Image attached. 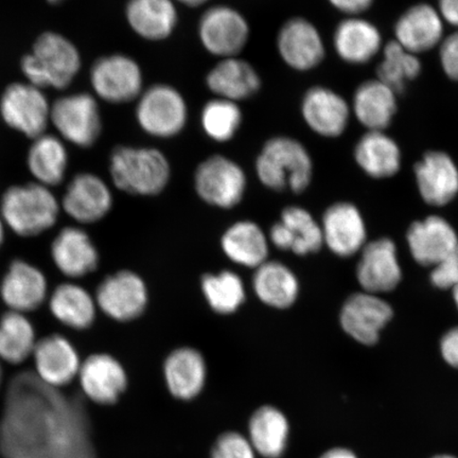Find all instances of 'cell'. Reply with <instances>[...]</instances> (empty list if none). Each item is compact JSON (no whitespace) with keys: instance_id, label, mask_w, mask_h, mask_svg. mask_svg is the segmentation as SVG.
Masks as SVG:
<instances>
[{"instance_id":"9c48e42d","label":"cell","mask_w":458,"mask_h":458,"mask_svg":"<svg viewBox=\"0 0 458 458\" xmlns=\"http://www.w3.org/2000/svg\"><path fill=\"white\" fill-rule=\"evenodd\" d=\"M50 120L63 139L80 148L94 146L102 131L98 103L88 93L55 100L51 106Z\"/></svg>"},{"instance_id":"ba28073f","label":"cell","mask_w":458,"mask_h":458,"mask_svg":"<svg viewBox=\"0 0 458 458\" xmlns=\"http://www.w3.org/2000/svg\"><path fill=\"white\" fill-rule=\"evenodd\" d=\"M198 36L208 54L227 59L242 53L250 41V27L239 10L217 4L200 16Z\"/></svg>"},{"instance_id":"4fadbf2b","label":"cell","mask_w":458,"mask_h":458,"mask_svg":"<svg viewBox=\"0 0 458 458\" xmlns=\"http://www.w3.org/2000/svg\"><path fill=\"white\" fill-rule=\"evenodd\" d=\"M276 47L284 64L295 72L312 71L325 59V45L318 29L301 16L284 22L277 33Z\"/></svg>"},{"instance_id":"4316f807","label":"cell","mask_w":458,"mask_h":458,"mask_svg":"<svg viewBox=\"0 0 458 458\" xmlns=\"http://www.w3.org/2000/svg\"><path fill=\"white\" fill-rule=\"evenodd\" d=\"M165 385L172 396L192 400L203 391L208 377L203 354L197 349L182 347L172 352L164 364Z\"/></svg>"},{"instance_id":"5b68a950","label":"cell","mask_w":458,"mask_h":458,"mask_svg":"<svg viewBox=\"0 0 458 458\" xmlns=\"http://www.w3.org/2000/svg\"><path fill=\"white\" fill-rule=\"evenodd\" d=\"M81 68V56L71 41L59 33L46 32L21 60V72L36 88L64 89Z\"/></svg>"},{"instance_id":"60d3db41","label":"cell","mask_w":458,"mask_h":458,"mask_svg":"<svg viewBox=\"0 0 458 458\" xmlns=\"http://www.w3.org/2000/svg\"><path fill=\"white\" fill-rule=\"evenodd\" d=\"M420 72V61L416 55L397 41L389 42L385 48V59L377 67V80L399 94L406 82L417 78Z\"/></svg>"},{"instance_id":"f6af8a7d","label":"cell","mask_w":458,"mask_h":458,"mask_svg":"<svg viewBox=\"0 0 458 458\" xmlns=\"http://www.w3.org/2000/svg\"><path fill=\"white\" fill-rule=\"evenodd\" d=\"M440 352L446 363L458 369V327L452 328L440 341Z\"/></svg>"},{"instance_id":"3957f363","label":"cell","mask_w":458,"mask_h":458,"mask_svg":"<svg viewBox=\"0 0 458 458\" xmlns=\"http://www.w3.org/2000/svg\"><path fill=\"white\" fill-rule=\"evenodd\" d=\"M114 185L131 196L154 197L162 193L171 179V165L156 148L119 146L110 160Z\"/></svg>"},{"instance_id":"9a60e30c","label":"cell","mask_w":458,"mask_h":458,"mask_svg":"<svg viewBox=\"0 0 458 458\" xmlns=\"http://www.w3.org/2000/svg\"><path fill=\"white\" fill-rule=\"evenodd\" d=\"M34 374L45 385L62 389L78 379L81 359L73 344L62 335H49L38 341L33 352Z\"/></svg>"},{"instance_id":"ab89813d","label":"cell","mask_w":458,"mask_h":458,"mask_svg":"<svg viewBox=\"0 0 458 458\" xmlns=\"http://www.w3.org/2000/svg\"><path fill=\"white\" fill-rule=\"evenodd\" d=\"M200 285L209 307L217 314H233L245 301L242 279L232 271L206 274Z\"/></svg>"},{"instance_id":"816d5d0a","label":"cell","mask_w":458,"mask_h":458,"mask_svg":"<svg viewBox=\"0 0 458 458\" xmlns=\"http://www.w3.org/2000/svg\"><path fill=\"white\" fill-rule=\"evenodd\" d=\"M452 292H454V299L456 303V307L458 309V284L454 286V289H452Z\"/></svg>"},{"instance_id":"e0dca14e","label":"cell","mask_w":458,"mask_h":458,"mask_svg":"<svg viewBox=\"0 0 458 458\" xmlns=\"http://www.w3.org/2000/svg\"><path fill=\"white\" fill-rule=\"evenodd\" d=\"M360 253L357 278L363 292L379 295L397 288L403 271L393 240L381 238L366 243Z\"/></svg>"},{"instance_id":"f5cc1de1","label":"cell","mask_w":458,"mask_h":458,"mask_svg":"<svg viewBox=\"0 0 458 458\" xmlns=\"http://www.w3.org/2000/svg\"><path fill=\"white\" fill-rule=\"evenodd\" d=\"M432 458H457V457L452 456V455H448V454H443V455L434 456Z\"/></svg>"},{"instance_id":"8992f818","label":"cell","mask_w":458,"mask_h":458,"mask_svg":"<svg viewBox=\"0 0 458 458\" xmlns=\"http://www.w3.org/2000/svg\"><path fill=\"white\" fill-rule=\"evenodd\" d=\"M136 120L146 134L159 140L179 136L188 123V105L170 84H154L137 99Z\"/></svg>"},{"instance_id":"b9f144b4","label":"cell","mask_w":458,"mask_h":458,"mask_svg":"<svg viewBox=\"0 0 458 458\" xmlns=\"http://www.w3.org/2000/svg\"><path fill=\"white\" fill-rule=\"evenodd\" d=\"M211 458H256V451L242 433L225 432L216 440Z\"/></svg>"},{"instance_id":"74e56055","label":"cell","mask_w":458,"mask_h":458,"mask_svg":"<svg viewBox=\"0 0 458 458\" xmlns=\"http://www.w3.org/2000/svg\"><path fill=\"white\" fill-rule=\"evenodd\" d=\"M37 332L26 314L8 311L0 318V360L20 365L33 356Z\"/></svg>"},{"instance_id":"7bdbcfd3","label":"cell","mask_w":458,"mask_h":458,"mask_svg":"<svg viewBox=\"0 0 458 458\" xmlns=\"http://www.w3.org/2000/svg\"><path fill=\"white\" fill-rule=\"evenodd\" d=\"M431 283L438 289L452 290L458 284V243L451 253L432 268Z\"/></svg>"},{"instance_id":"d590c367","label":"cell","mask_w":458,"mask_h":458,"mask_svg":"<svg viewBox=\"0 0 458 458\" xmlns=\"http://www.w3.org/2000/svg\"><path fill=\"white\" fill-rule=\"evenodd\" d=\"M354 157L360 167L374 179H386L400 169V148L382 131H369L363 135L357 143Z\"/></svg>"},{"instance_id":"484cf974","label":"cell","mask_w":458,"mask_h":458,"mask_svg":"<svg viewBox=\"0 0 458 458\" xmlns=\"http://www.w3.org/2000/svg\"><path fill=\"white\" fill-rule=\"evenodd\" d=\"M416 181L425 202L442 208L458 194V169L454 159L444 152H428L417 164Z\"/></svg>"},{"instance_id":"d6986e66","label":"cell","mask_w":458,"mask_h":458,"mask_svg":"<svg viewBox=\"0 0 458 458\" xmlns=\"http://www.w3.org/2000/svg\"><path fill=\"white\" fill-rule=\"evenodd\" d=\"M48 282L43 271L30 262H11L0 284V297L10 311L28 313L37 310L47 299Z\"/></svg>"},{"instance_id":"8fae6325","label":"cell","mask_w":458,"mask_h":458,"mask_svg":"<svg viewBox=\"0 0 458 458\" xmlns=\"http://www.w3.org/2000/svg\"><path fill=\"white\" fill-rule=\"evenodd\" d=\"M97 307L113 320L131 322L146 311L148 293L146 283L131 271H119L102 280L95 297Z\"/></svg>"},{"instance_id":"db71d44e","label":"cell","mask_w":458,"mask_h":458,"mask_svg":"<svg viewBox=\"0 0 458 458\" xmlns=\"http://www.w3.org/2000/svg\"><path fill=\"white\" fill-rule=\"evenodd\" d=\"M48 3L50 4H60L61 2H63V0H47Z\"/></svg>"},{"instance_id":"f907efd6","label":"cell","mask_w":458,"mask_h":458,"mask_svg":"<svg viewBox=\"0 0 458 458\" xmlns=\"http://www.w3.org/2000/svg\"><path fill=\"white\" fill-rule=\"evenodd\" d=\"M4 226H5V225L3 220V217H2V216H0V249H2V246L4 242V238H5Z\"/></svg>"},{"instance_id":"ac0fdd59","label":"cell","mask_w":458,"mask_h":458,"mask_svg":"<svg viewBox=\"0 0 458 458\" xmlns=\"http://www.w3.org/2000/svg\"><path fill=\"white\" fill-rule=\"evenodd\" d=\"M113 194L106 182L93 174L73 176L62 199V208L80 225H94L113 208Z\"/></svg>"},{"instance_id":"8d00e7d4","label":"cell","mask_w":458,"mask_h":458,"mask_svg":"<svg viewBox=\"0 0 458 458\" xmlns=\"http://www.w3.org/2000/svg\"><path fill=\"white\" fill-rule=\"evenodd\" d=\"M27 165L38 184L55 187L65 179L68 153L64 143L54 135L43 134L33 140Z\"/></svg>"},{"instance_id":"7a4b0ae2","label":"cell","mask_w":458,"mask_h":458,"mask_svg":"<svg viewBox=\"0 0 458 458\" xmlns=\"http://www.w3.org/2000/svg\"><path fill=\"white\" fill-rule=\"evenodd\" d=\"M258 180L271 191H307L313 179V160L303 143L294 137H271L263 145L255 163Z\"/></svg>"},{"instance_id":"83f0119b","label":"cell","mask_w":458,"mask_h":458,"mask_svg":"<svg viewBox=\"0 0 458 458\" xmlns=\"http://www.w3.org/2000/svg\"><path fill=\"white\" fill-rule=\"evenodd\" d=\"M125 16L131 30L150 42L169 38L179 24L174 0H129Z\"/></svg>"},{"instance_id":"c3c4849f","label":"cell","mask_w":458,"mask_h":458,"mask_svg":"<svg viewBox=\"0 0 458 458\" xmlns=\"http://www.w3.org/2000/svg\"><path fill=\"white\" fill-rule=\"evenodd\" d=\"M319 458H359L352 450L346 448H332L326 451Z\"/></svg>"},{"instance_id":"d6a6232c","label":"cell","mask_w":458,"mask_h":458,"mask_svg":"<svg viewBox=\"0 0 458 458\" xmlns=\"http://www.w3.org/2000/svg\"><path fill=\"white\" fill-rule=\"evenodd\" d=\"M253 289L261 302L279 310L293 306L300 295L296 275L279 261H266L256 268Z\"/></svg>"},{"instance_id":"d4e9b609","label":"cell","mask_w":458,"mask_h":458,"mask_svg":"<svg viewBox=\"0 0 458 458\" xmlns=\"http://www.w3.org/2000/svg\"><path fill=\"white\" fill-rule=\"evenodd\" d=\"M205 83L217 98L237 103L253 98L262 88L259 72L238 56L217 62L206 74Z\"/></svg>"},{"instance_id":"4dcf8cb0","label":"cell","mask_w":458,"mask_h":458,"mask_svg":"<svg viewBox=\"0 0 458 458\" xmlns=\"http://www.w3.org/2000/svg\"><path fill=\"white\" fill-rule=\"evenodd\" d=\"M381 34L371 22L349 17L337 25L334 45L335 53L349 64H365L381 48Z\"/></svg>"},{"instance_id":"f35d334b","label":"cell","mask_w":458,"mask_h":458,"mask_svg":"<svg viewBox=\"0 0 458 458\" xmlns=\"http://www.w3.org/2000/svg\"><path fill=\"white\" fill-rule=\"evenodd\" d=\"M199 122L208 139L225 143L238 134L243 123V113L237 102L216 97L205 103L200 111Z\"/></svg>"},{"instance_id":"f1b7e54d","label":"cell","mask_w":458,"mask_h":458,"mask_svg":"<svg viewBox=\"0 0 458 458\" xmlns=\"http://www.w3.org/2000/svg\"><path fill=\"white\" fill-rule=\"evenodd\" d=\"M394 34L396 41L410 53H426L442 41V16L431 5H414L400 17Z\"/></svg>"},{"instance_id":"603a6c76","label":"cell","mask_w":458,"mask_h":458,"mask_svg":"<svg viewBox=\"0 0 458 458\" xmlns=\"http://www.w3.org/2000/svg\"><path fill=\"white\" fill-rule=\"evenodd\" d=\"M411 257L422 267H435L458 243L454 226L442 216L414 222L406 234Z\"/></svg>"},{"instance_id":"1f68e13d","label":"cell","mask_w":458,"mask_h":458,"mask_svg":"<svg viewBox=\"0 0 458 458\" xmlns=\"http://www.w3.org/2000/svg\"><path fill=\"white\" fill-rule=\"evenodd\" d=\"M290 423L288 418L272 405H263L251 415L249 440L256 454L265 458H280L288 448Z\"/></svg>"},{"instance_id":"7dc6e473","label":"cell","mask_w":458,"mask_h":458,"mask_svg":"<svg viewBox=\"0 0 458 458\" xmlns=\"http://www.w3.org/2000/svg\"><path fill=\"white\" fill-rule=\"evenodd\" d=\"M439 14L450 25L458 27V0H439Z\"/></svg>"},{"instance_id":"cb8c5ba5","label":"cell","mask_w":458,"mask_h":458,"mask_svg":"<svg viewBox=\"0 0 458 458\" xmlns=\"http://www.w3.org/2000/svg\"><path fill=\"white\" fill-rule=\"evenodd\" d=\"M270 240L275 248L299 256L317 253L324 245L322 226L297 206L284 209L282 220L271 228Z\"/></svg>"},{"instance_id":"e575fe53","label":"cell","mask_w":458,"mask_h":458,"mask_svg":"<svg viewBox=\"0 0 458 458\" xmlns=\"http://www.w3.org/2000/svg\"><path fill=\"white\" fill-rule=\"evenodd\" d=\"M353 113L369 131H383L397 110L396 93L379 80L360 85L353 97Z\"/></svg>"},{"instance_id":"6da1fadb","label":"cell","mask_w":458,"mask_h":458,"mask_svg":"<svg viewBox=\"0 0 458 458\" xmlns=\"http://www.w3.org/2000/svg\"><path fill=\"white\" fill-rule=\"evenodd\" d=\"M0 456L97 458L83 401L45 385L34 372H20L5 392Z\"/></svg>"},{"instance_id":"7c38bea8","label":"cell","mask_w":458,"mask_h":458,"mask_svg":"<svg viewBox=\"0 0 458 458\" xmlns=\"http://www.w3.org/2000/svg\"><path fill=\"white\" fill-rule=\"evenodd\" d=\"M50 113L51 106L42 89L30 83L11 84L0 100L4 122L29 139L36 140L45 133Z\"/></svg>"},{"instance_id":"52a82bcc","label":"cell","mask_w":458,"mask_h":458,"mask_svg":"<svg viewBox=\"0 0 458 458\" xmlns=\"http://www.w3.org/2000/svg\"><path fill=\"white\" fill-rule=\"evenodd\" d=\"M248 177L234 160L216 154L203 160L194 174L198 196L211 206L231 209L242 202Z\"/></svg>"},{"instance_id":"ee69618b","label":"cell","mask_w":458,"mask_h":458,"mask_svg":"<svg viewBox=\"0 0 458 458\" xmlns=\"http://www.w3.org/2000/svg\"><path fill=\"white\" fill-rule=\"evenodd\" d=\"M440 63L446 76L458 81V31L443 42L440 48Z\"/></svg>"},{"instance_id":"5bb4252c","label":"cell","mask_w":458,"mask_h":458,"mask_svg":"<svg viewBox=\"0 0 458 458\" xmlns=\"http://www.w3.org/2000/svg\"><path fill=\"white\" fill-rule=\"evenodd\" d=\"M393 315L392 306L379 295L359 292L344 302L340 322L354 341L371 346L379 341L380 332L391 322Z\"/></svg>"},{"instance_id":"f546056e","label":"cell","mask_w":458,"mask_h":458,"mask_svg":"<svg viewBox=\"0 0 458 458\" xmlns=\"http://www.w3.org/2000/svg\"><path fill=\"white\" fill-rule=\"evenodd\" d=\"M95 297L83 286L65 283L57 285L49 299V310L65 327L83 331L94 325L97 317Z\"/></svg>"},{"instance_id":"ffe728a7","label":"cell","mask_w":458,"mask_h":458,"mask_svg":"<svg viewBox=\"0 0 458 458\" xmlns=\"http://www.w3.org/2000/svg\"><path fill=\"white\" fill-rule=\"evenodd\" d=\"M303 122L308 128L322 137L335 139L347 129L351 108L335 91L313 86L303 95L301 105Z\"/></svg>"},{"instance_id":"44dd1931","label":"cell","mask_w":458,"mask_h":458,"mask_svg":"<svg viewBox=\"0 0 458 458\" xmlns=\"http://www.w3.org/2000/svg\"><path fill=\"white\" fill-rule=\"evenodd\" d=\"M50 256L61 274L79 279L94 273L99 266V251L89 234L77 226L62 228L50 246Z\"/></svg>"},{"instance_id":"277c9868","label":"cell","mask_w":458,"mask_h":458,"mask_svg":"<svg viewBox=\"0 0 458 458\" xmlns=\"http://www.w3.org/2000/svg\"><path fill=\"white\" fill-rule=\"evenodd\" d=\"M0 216L17 236L38 237L56 225L60 203L48 187L38 182L16 185L0 199Z\"/></svg>"},{"instance_id":"681fc988","label":"cell","mask_w":458,"mask_h":458,"mask_svg":"<svg viewBox=\"0 0 458 458\" xmlns=\"http://www.w3.org/2000/svg\"><path fill=\"white\" fill-rule=\"evenodd\" d=\"M175 2L182 4V5H186L189 8H198L200 5L208 3L209 0H175Z\"/></svg>"},{"instance_id":"7402d4cb","label":"cell","mask_w":458,"mask_h":458,"mask_svg":"<svg viewBox=\"0 0 458 458\" xmlns=\"http://www.w3.org/2000/svg\"><path fill=\"white\" fill-rule=\"evenodd\" d=\"M324 244L339 257L348 258L362 250L368 232L362 215L351 203H336L325 211L322 225Z\"/></svg>"},{"instance_id":"30bf717a","label":"cell","mask_w":458,"mask_h":458,"mask_svg":"<svg viewBox=\"0 0 458 458\" xmlns=\"http://www.w3.org/2000/svg\"><path fill=\"white\" fill-rule=\"evenodd\" d=\"M90 82L97 96L112 105L139 99L143 91V74L134 59L112 55L97 60L90 70Z\"/></svg>"},{"instance_id":"bcb514c9","label":"cell","mask_w":458,"mask_h":458,"mask_svg":"<svg viewBox=\"0 0 458 458\" xmlns=\"http://www.w3.org/2000/svg\"><path fill=\"white\" fill-rule=\"evenodd\" d=\"M336 10L348 15H358L369 10L374 0H329Z\"/></svg>"},{"instance_id":"2e32d148","label":"cell","mask_w":458,"mask_h":458,"mask_svg":"<svg viewBox=\"0 0 458 458\" xmlns=\"http://www.w3.org/2000/svg\"><path fill=\"white\" fill-rule=\"evenodd\" d=\"M78 380L84 396L99 405L117 403L129 385L123 364L103 352L90 354L82 362Z\"/></svg>"},{"instance_id":"836d02e7","label":"cell","mask_w":458,"mask_h":458,"mask_svg":"<svg viewBox=\"0 0 458 458\" xmlns=\"http://www.w3.org/2000/svg\"><path fill=\"white\" fill-rule=\"evenodd\" d=\"M221 245L228 259L236 265L257 268L267 261V238L255 222L234 223L223 234Z\"/></svg>"}]
</instances>
